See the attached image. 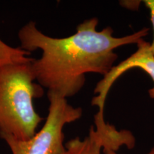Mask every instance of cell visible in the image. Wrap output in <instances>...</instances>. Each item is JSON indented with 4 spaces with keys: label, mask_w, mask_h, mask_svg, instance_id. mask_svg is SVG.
<instances>
[{
    "label": "cell",
    "mask_w": 154,
    "mask_h": 154,
    "mask_svg": "<svg viewBox=\"0 0 154 154\" xmlns=\"http://www.w3.org/2000/svg\"><path fill=\"white\" fill-rule=\"evenodd\" d=\"M99 19H86L76 26V33L63 38L47 36L30 21L18 32L22 49L32 53L42 50L41 57L33 59L32 68L36 82L47 92L63 97L76 95L86 83V74L104 76L114 66L118 59L115 49L128 44H137L149 33L144 27L121 37L113 36L110 26L97 30Z\"/></svg>",
    "instance_id": "obj_1"
},
{
    "label": "cell",
    "mask_w": 154,
    "mask_h": 154,
    "mask_svg": "<svg viewBox=\"0 0 154 154\" xmlns=\"http://www.w3.org/2000/svg\"><path fill=\"white\" fill-rule=\"evenodd\" d=\"M32 61L0 66V134L18 140L33 137L43 121L34 99L42 97L44 90L36 82Z\"/></svg>",
    "instance_id": "obj_2"
},
{
    "label": "cell",
    "mask_w": 154,
    "mask_h": 154,
    "mask_svg": "<svg viewBox=\"0 0 154 154\" xmlns=\"http://www.w3.org/2000/svg\"><path fill=\"white\" fill-rule=\"evenodd\" d=\"M49 111L44 126L30 139L18 140L8 134H0L12 154H62L65 125L81 119L83 110L69 103L66 98L54 92H47Z\"/></svg>",
    "instance_id": "obj_3"
},
{
    "label": "cell",
    "mask_w": 154,
    "mask_h": 154,
    "mask_svg": "<svg viewBox=\"0 0 154 154\" xmlns=\"http://www.w3.org/2000/svg\"><path fill=\"white\" fill-rule=\"evenodd\" d=\"M137 49L130 57L121 61L111 69L108 74L96 84L92 98L91 105L98 108V112L104 113V106L111 86L119 77L130 69H142L151 77L154 83V55L151 49V43L141 38L136 44ZM149 95L154 99V86L149 90Z\"/></svg>",
    "instance_id": "obj_4"
},
{
    "label": "cell",
    "mask_w": 154,
    "mask_h": 154,
    "mask_svg": "<svg viewBox=\"0 0 154 154\" xmlns=\"http://www.w3.org/2000/svg\"><path fill=\"white\" fill-rule=\"evenodd\" d=\"M95 131L101 140L104 150L117 152L123 146L132 149L136 145V138L131 131L123 129L118 131L116 127L106 122L104 113L97 112L94 116Z\"/></svg>",
    "instance_id": "obj_5"
},
{
    "label": "cell",
    "mask_w": 154,
    "mask_h": 154,
    "mask_svg": "<svg viewBox=\"0 0 154 154\" xmlns=\"http://www.w3.org/2000/svg\"><path fill=\"white\" fill-rule=\"evenodd\" d=\"M65 148L62 154H101L103 146L94 126H91L88 136L84 139L73 138L65 144Z\"/></svg>",
    "instance_id": "obj_6"
},
{
    "label": "cell",
    "mask_w": 154,
    "mask_h": 154,
    "mask_svg": "<svg viewBox=\"0 0 154 154\" xmlns=\"http://www.w3.org/2000/svg\"><path fill=\"white\" fill-rule=\"evenodd\" d=\"M30 52L22 48L10 47L0 39V66L14 63L32 61L34 59L29 57Z\"/></svg>",
    "instance_id": "obj_7"
},
{
    "label": "cell",
    "mask_w": 154,
    "mask_h": 154,
    "mask_svg": "<svg viewBox=\"0 0 154 154\" xmlns=\"http://www.w3.org/2000/svg\"><path fill=\"white\" fill-rule=\"evenodd\" d=\"M143 3L146 5L150 12V18H151V22L153 31V42L151 43V49L154 55V0H144Z\"/></svg>",
    "instance_id": "obj_8"
},
{
    "label": "cell",
    "mask_w": 154,
    "mask_h": 154,
    "mask_svg": "<svg viewBox=\"0 0 154 154\" xmlns=\"http://www.w3.org/2000/svg\"><path fill=\"white\" fill-rule=\"evenodd\" d=\"M143 1H120L119 5L122 6L125 9L136 11L139 9L140 4Z\"/></svg>",
    "instance_id": "obj_9"
},
{
    "label": "cell",
    "mask_w": 154,
    "mask_h": 154,
    "mask_svg": "<svg viewBox=\"0 0 154 154\" xmlns=\"http://www.w3.org/2000/svg\"><path fill=\"white\" fill-rule=\"evenodd\" d=\"M102 152H103V154H119L117 152L110 151V150H104V151H102ZM147 154H154V146Z\"/></svg>",
    "instance_id": "obj_10"
}]
</instances>
